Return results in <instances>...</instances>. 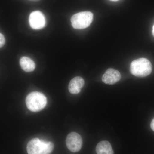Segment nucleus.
Here are the masks:
<instances>
[{
	"mask_svg": "<svg viewBox=\"0 0 154 154\" xmlns=\"http://www.w3.org/2000/svg\"><path fill=\"white\" fill-rule=\"evenodd\" d=\"M26 104L29 110L33 112H38L45 107L47 99L40 92H32L26 97Z\"/></svg>",
	"mask_w": 154,
	"mask_h": 154,
	"instance_id": "obj_3",
	"label": "nucleus"
},
{
	"mask_svg": "<svg viewBox=\"0 0 154 154\" xmlns=\"http://www.w3.org/2000/svg\"><path fill=\"white\" fill-rule=\"evenodd\" d=\"M152 33L153 36H154V25L153 26L152 31Z\"/></svg>",
	"mask_w": 154,
	"mask_h": 154,
	"instance_id": "obj_13",
	"label": "nucleus"
},
{
	"mask_svg": "<svg viewBox=\"0 0 154 154\" xmlns=\"http://www.w3.org/2000/svg\"><path fill=\"white\" fill-rule=\"evenodd\" d=\"M151 128L154 131V118L152 120L150 124Z\"/></svg>",
	"mask_w": 154,
	"mask_h": 154,
	"instance_id": "obj_12",
	"label": "nucleus"
},
{
	"mask_svg": "<svg viewBox=\"0 0 154 154\" xmlns=\"http://www.w3.org/2000/svg\"><path fill=\"white\" fill-rule=\"evenodd\" d=\"M54 147L52 143L36 138L28 143L27 149L28 154H50L53 150Z\"/></svg>",
	"mask_w": 154,
	"mask_h": 154,
	"instance_id": "obj_2",
	"label": "nucleus"
},
{
	"mask_svg": "<svg viewBox=\"0 0 154 154\" xmlns=\"http://www.w3.org/2000/svg\"><path fill=\"white\" fill-rule=\"evenodd\" d=\"M97 154H113L111 144L107 141H102L97 144L96 147Z\"/></svg>",
	"mask_w": 154,
	"mask_h": 154,
	"instance_id": "obj_9",
	"label": "nucleus"
},
{
	"mask_svg": "<svg viewBox=\"0 0 154 154\" xmlns=\"http://www.w3.org/2000/svg\"><path fill=\"white\" fill-rule=\"evenodd\" d=\"M110 1H113V2H116V1H118L119 0H110Z\"/></svg>",
	"mask_w": 154,
	"mask_h": 154,
	"instance_id": "obj_15",
	"label": "nucleus"
},
{
	"mask_svg": "<svg viewBox=\"0 0 154 154\" xmlns=\"http://www.w3.org/2000/svg\"><path fill=\"white\" fill-rule=\"evenodd\" d=\"M121 78V74L118 71L114 69L109 68L102 76V81L107 85H112L118 82Z\"/></svg>",
	"mask_w": 154,
	"mask_h": 154,
	"instance_id": "obj_7",
	"label": "nucleus"
},
{
	"mask_svg": "<svg viewBox=\"0 0 154 154\" xmlns=\"http://www.w3.org/2000/svg\"><path fill=\"white\" fill-rule=\"evenodd\" d=\"M5 43V36L2 33H0V48L3 47Z\"/></svg>",
	"mask_w": 154,
	"mask_h": 154,
	"instance_id": "obj_11",
	"label": "nucleus"
},
{
	"mask_svg": "<svg viewBox=\"0 0 154 154\" xmlns=\"http://www.w3.org/2000/svg\"><path fill=\"white\" fill-rule=\"evenodd\" d=\"M82 139L80 134L76 132H72L68 135L66 139L67 147L73 152H79L82 146Z\"/></svg>",
	"mask_w": 154,
	"mask_h": 154,
	"instance_id": "obj_5",
	"label": "nucleus"
},
{
	"mask_svg": "<svg viewBox=\"0 0 154 154\" xmlns=\"http://www.w3.org/2000/svg\"><path fill=\"white\" fill-rule=\"evenodd\" d=\"M29 1H32V2H38V1H39L40 0H29Z\"/></svg>",
	"mask_w": 154,
	"mask_h": 154,
	"instance_id": "obj_14",
	"label": "nucleus"
},
{
	"mask_svg": "<svg viewBox=\"0 0 154 154\" xmlns=\"http://www.w3.org/2000/svg\"><path fill=\"white\" fill-rule=\"evenodd\" d=\"M30 27L35 30L42 29L46 24L44 15L39 11H35L30 14L29 17Z\"/></svg>",
	"mask_w": 154,
	"mask_h": 154,
	"instance_id": "obj_6",
	"label": "nucleus"
},
{
	"mask_svg": "<svg viewBox=\"0 0 154 154\" xmlns=\"http://www.w3.org/2000/svg\"><path fill=\"white\" fill-rule=\"evenodd\" d=\"M20 65L23 70L26 72L33 71L36 68V64L30 58L23 57L20 60Z\"/></svg>",
	"mask_w": 154,
	"mask_h": 154,
	"instance_id": "obj_10",
	"label": "nucleus"
},
{
	"mask_svg": "<svg viewBox=\"0 0 154 154\" xmlns=\"http://www.w3.org/2000/svg\"><path fill=\"white\" fill-rule=\"evenodd\" d=\"M94 15L90 11H84L74 15L71 19L72 25L75 29H83L90 26L93 21Z\"/></svg>",
	"mask_w": 154,
	"mask_h": 154,
	"instance_id": "obj_4",
	"label": "nucleus"
},
{
	"mask_svg": "<svg viewBox=\"0 0 154 154\" xmlns=\"http://www.w3.org/2000/svg\"><path fill=\"white\" fill-rule=\"evenodd\" d=\"M85 85V81L81 77H76L71 80L69 85V90L71 94H79Z\"/></svg>",
	"mask_w": 154,
	"mask_h": 154,
	"instance_id": "obj_8",
	"label": "nucleus"
},
{
	"mask_svg": "<svg viewBox=\"0 0 154 154\" xmlns=\"http://www.w3.org/2000/svg\"><path fill=\"white\" fill-rule=\"evenodd\" d=\"M130 70L135 76L143 78L151 73L152 66L147 59L140 58L133 61L131 63Z\"/></svg>",
	"mask_w": 154,
	"mask_h": 154,
	"instance_id": "obj_1",
	"label": "nucleus"
}]
</instances>
